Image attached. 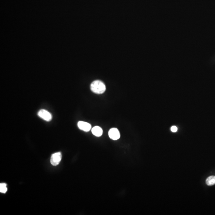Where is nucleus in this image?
<instances>
[{
  "label": "nucleus",
  "instance_id": "f257e3e1",
  "mask_svg": "<svg viewBox=\"0 0 215 215\" xmlns=\"http://www.w3.org/2000/svg\"><path fill=\"white\" fill-rule=\"evenodd\" d=\"M90 89L92 92L98 94H101L106 90V88L105 84L101 81H94L91 84Z\"/></svg>",
  "mask_w": 215,
  "mask_h": 215
},
{
  "label": "nucleus",
  "instance_id": "f03ea898",
  "mask_svg": "<svg viewBox=\"0 0 215 215\" xmlns=\"http://www.w3.org/2000/svg\"><path fill=\"white\" fill-rule=\"evenodd\" d=\"M38 115L40 118L48 122L51 121L52 118V114L47 110L44 109L41 110L39 111Z\"/></svg>",
  "mask_w": 215,
  "mask_h": 215
},
{
  "label": "nucleus",
  "instance_id": "7ed1b4c3",
  "mask_svg": "<svg viewBox=\"0 0 215 215\" xmlns=\"http://www.w3.org/2000/svg\"><path fill=\"white\" fill-rule=\"evenodd\" d=\"M62 155L60 152L55 153L52 154L51 157L50 162L53 166H57L59 164L61 160Z\"/></svg>",
  "mask_w": 215,
  "mask_h": 215
},
{
  "label": "nucleus",
  "instance_id": "20e7f679",
  "mask_svg": "<svg viewBox=\"0 0 215 215\" xmlns=\"http://www.w3.org/2000/svg\"><path fill=\"white\" fill-rule=\"evenodd\" d=\"M108 135L110 138L114 140H118L120 137V132L116 128L111 129L108 132Z\"/></svg>",
  "mask_w": 215,
  "mask_h": 215
},
{
  "label": "nucleus",
  "instance_id": "39448f33",
  "mask_svg": "<svg viewBox=\"0 0 215 215\" xmlns=\"http://www.w3.org/2000/svg\"><path fill=\"white\" fill-rule=\"evenodd\" d=\"M77 125L80 129L85 132H89L91 128V125L90 123L83 121L79 122Z\"/></svg>",
  "mask_w": 215,
  "mask_h": 215
},
{
  "label": "nucleus",
  "instance_id": "423d86ee",
  "mask_svg": "<svg viewBox=\"0 0 215 215\" xmlns=\"http://www.w3.org/2000/svg\"><path fill=\"white\" fill-rule=\"evenodd\" d=\"M92 132L94 135L96 137H100L103 134V131L99 126H96L92 128Z\"/></svg>",
  "mask_w": 215,
  "mask_h": 215
},
{
  "label": "nucleus",
  "instance_id": "0eeeda50",
  "mask_svg": "<svg viewBox=\"0 0 215 215\" xmlns=\"http://www.w3.org/2000/svg\"><path fill=\"white\" fill-rule=\"evenodd\" d=\"M206 184L208 186H212L215 184V176H211L207 178L206 180Z\"/></svg>",
  "mask_w": 215,
  "mask_h": 215
},
{
  "label": "nucleus",
  "instance_id": "6e6552de",
  "mask_svg": "<svg viewBox=\"0 0 215 215\" xmlns=\"http://www.w3.org/2000/svg\"><path fill=\"white\" fill-rule=\"evenodd\" d=\"M7 191V188L6 187V184L2 183L0 184V192L1 193H5Z\"/></svg>",
  "mask_w": 215,
  "mask_h": 215
},
{
  "label": "nucleus",
  "instance_id": "1a4fd4ad",
  "mask_svg": "<svg viewBox=\"0 0 215 215\" xmlns=\"http://www.w3.org/2000/svg\"><path fill=\"white\" fill-rule=\"evenodd\" d=\"M171 131L173 132H177L178 129L176 126H173L171 127Z\"/></svg>",
  "mask_w": 215,
  "mask_h": 215
}]
</instances>
